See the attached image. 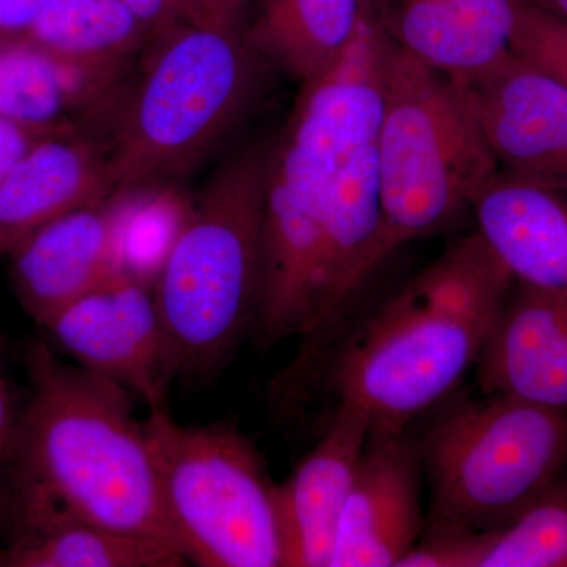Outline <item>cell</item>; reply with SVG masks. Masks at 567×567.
I'll return each mask as SVG.
<instances>
[{"label": "cell", "mask_w": 567, "mask_h": 567, "mask_svg": "<svg viewBox=\"0 0 567 567\" xmlns=\"http://www.w3.org/2000/svg\"><path fill=\"white\" fill-rule=\"evenodd\" d=\"M28 371L31 398L11 458V527L70 518L185 557L128 391L63 363L43 342L29 350Z\"/></svg>", "instance_id": "6da1fadb"}, {"label": "cell", "mask_w": 567, "mask_h": 567, "mask_svg": "<svg viewBox=\"0 0 567 567\" xmlns=\"http://www.w3.org/2000/svg\"><path fill=\"white\" fill-rule=\"evenodd\" d=\"M390 37L369 10L341 59L303 84L271 151L257 295L271 322H303L315 311L328 205L347 164L375 140Z\"/></svg>", "instance_id": "7a4b0ae2"}, {"label": "cell", "mask_w": 567, "mask_h": 567, "mask_svg": "<svg viewBox=\"0 0 567 567\" xmlns=\"http://www.w3.org/2000/svg\"><path fill=\"white\" fill-rule=\"evenodd\" d=\"M514 282L483 235L458 238L347 347L339 401L360 409L371 432L404 431L475 368Z\"/></svg>", "instance_id": "3957f363"}, {"label": "cell", "mask_w": 567, "mask_h": 567, "mask_svg": "<svg viewBox=\"0 0 567 567\" xmlns=\"http://www.w3.org/2000/svg\"><path fill=\"white\" fill-rule=\"evenodd\" d=\"M144 54L103 130L117 196L177 192L244 117L264 63L244 21L175 25Z\"/></svg>", "instance_id": "277c9868"}, {"label": "cell", "mask_w": 567, "mask_h": 567, "mask_svg": "<svg viewBox=\"0 0 567 567\" xmlns=\"http://www.w3.org/2000/svg\"><path fill=\"white\" fill-rule=\"evenodd\" d=\"M271 151L251 147L224 164L153 281L177 379L215 371L254 320Z\"/></svg>", "instance_id": "5b68a950"}, {"label": "cell", "mask_w": 567, "mask_h": 567, "mask_svg": "<svg viewBox=\"0 0 567 567\" xmlns=\"http://www.w3.org/2000/svg\"><path fill=\"white\" fill-rule=\"evenodd\" d=\"M375 151L390 256L456 223L499 174L456 80L395 37L383 61Z\"/></svg>", "instance_id": "8992f818"}, {"label": "cell", "mask_w": 567, "mask_h": 567, "mask_svg": "<svg viewBox=\"0 0 567 567\" xmlns=\"http://www.w3.org/2000/svg\"><path fill=\"white\" fill-rule=\"evenodd\" d=\"M145 435L167 517L188 561L282 567L275 484L251 440L229 424L183 425L152 410Z\"/></svg>", "instance_id": "52a82bcc"}, {"label": "cell", "mask_w": 567, "mask_h": 567, "mask_svg": "<svg viewBox=\"0 0 567 567\" xmlns=\"http://www.w3.org/2000/svg\"><path fill=\"white\" fill-rule=\"evenodd\" d=\"M421 461L435 527H503L567 472V410L487 395L443 417Z\"/></svg>", "instance_id": "ba28073f"}, {"label": "cell", "mask_w": 567, "mask_h": 567, "mask_svg": "<svg viewBox=\"0 0 567 567\" xmlns=\"http://www.w3.org/2000/svg\"><path fill=\"white\" fill-rule=\"evenodd\" d=\"M44 330L81 368L164 409L175 375L151 284L121 275L62 309Z\"/></svg>", "instance_id": "9c48e42d"}, {"label": "cell", "mask_w": 567, "mask_h": 567, "mask_svg": "<svg viewBox=\"0 0 567 567\" xmlns=\"http://www.w3.org/2000/svg\"><path fill=\"white\" fill-rule=\"evenodd\" d=\"M499 174L567 188V87L513 52L456 80Z\"/></svg>", "instance_id": "30bf717a"}, {"label": "cell", "mask_w": 567, "mask_h": 567, "mask_svg": "<svg viewBox=\"0 0 567 567\" xmlns=\"http://www.w3.org/2000/svg\"><path fill=\"white\" fill-rule=\"evenodd\" d=\"M421 451L404 431L371 432L339 518L330 567H398L423 529Z\"/></svg>", "instance_id": "8fae6325"}, {"label": "cell", "mask_w": 567, "mask_h": 567, "mask_svg": "<svg viewBox=\"0 0 567 567\" xmlns=\"http://www.w3.org/2000/svg\"><path fill=\"white\" fill-rule=\"evenodd\" d=\"M123 196L66 213L9 254L10 281L25 315L47 327L82 295L121 276L118 219Z\"/></svg>", "instance_id": "7c38bea8"}, {"label": "cell", "mask_w": 567, "mask_h": 567, "mask_svg": "<svg viewBox=\"0 0 567 567\" xmlns=\"http://www.w3.org/2000/svg\"><path fill=\"white\" fill-rule=\"evenodd\" d=\"M371 435L368 416L349 402L315 450L275 484L282 567H330L339 518Z\"/></svg>", "instance_id": "4fadbf2b"}, {"label": "cell", "mask_w": 567, "mask_h": 567, "mask_svg": "<svg viewBox=\"0 0 567 567\" xmlns=\"http://www.w3.org/2000/svg\"><path fill=\"white\" fill-rule=\"evenodd\" d=\"M117 196L110 145L78 130L37 144L0 182V256L66 213Z\"/></svg>", "instance_id": "5bb4252c"}, {"label": "cell", "mask_w": 567, "mask_h": 567, "mask_svg": "<svg viewBox=\"0 0 567 567\" xmlns=\"http://www.w3.org/2000/svg\"><path fill=\"white\" fill-rule=\"evenodd\" d=\"M486 395L567 410V300L514 282L475 365Z\"/></svg>", "instance_id": "9a60e30c"}, {"label": "cell", "mask_w": 567, "mask_h": 567, "mask_svg": "<svg viewBox=\"0 0 567 567\" xmlns=\"http://www.w3.org/2000/svg\"><path fill=\"white\" fill-rule=\"evenodd\" d=\"M132 73L70 61L24 39L0 41V115L102 133Z\"/></svg>", "instance_id": "2e32d148"}, {"label": "cell", "mask_w": 567, "mask_h": 567, "mask_svg": "<svg viewBox=\"0 0 567 567\" xmlns=\"http://www.w3.org/2000/svg\"><path fill=\"white\" fill-rule=\"evenodd\" d=\"M472 212L514 281L567 300V188L498 174Z\"/></svg>", "instance_id": "e0dca14e"}, {"label": "cell", "mask_w": 567, "mask_h": 567, "mask_svg": "<svg viewBox=\"0 0 567 567\" xmlns=\"http://www.w3.org/2000/svg\"><path fill=\"white\" fill-rule=\"evenodd\" d=\"M399 567H567V472L503 527H432Z\"/></svg>", "instance_id": "ac0fdd59"}, {"label": "cell", "mask_w": 567, "mask_h": 567, "mask_svg": "<svg viewBox=\"0 0 567 567\" xmlns=\"http://www.w3.org/2000/svg\"><path fill=\"white\" fill-rule=\"evenodd\" d=\"M514 0H399L395 40L454 80L511 52Z\"/></svg>", "instance_id": "d6986e66"}, {"label": "cell", "mask_w": 567, "mask_h": 567, "mask_svg": "<svg viewBox=\"0 0 567 567\" xmlns=\"http://www.w3.org/2000/svg\"><path fill=\"white\" fill-rule=\"evenodd\" d=\"M369 10L368 0H260L246 40L260 61L306 84L341 59Z\"/></svg>", "instance_id": "ffe728a7"}, {"label": "cell", "mask_w": 567, "mask_h": 567, "mask_svg": "<svg viewBox=\"0 0 567 567\" xmlns=\"http://www.w3.org/2000/svg\"><path fill=\"white\" fill-rule=\"evenodd\" d=\"M181 551L99 525L59 518L11 527L0 567H178Z\"/></svg>", "instance_id": "44dd1931"}, {"label": "cell", "mask_w": 567, "mask_h": 567, "mask_svg": "<svg viewBox=\"0 0 567 567\" xmlns=\"http://www.w3.org/2000/svg\"><path fill=\"white\" fill-rule=\"evenodd\" d=\"M22 39L70 61L133 69L151 33L123 0H50Z\"/></svg>", "instance_id": "7402d4cb"}, {"label": "cell", "mask_w": 567, "mask_h": 567, "mask_svg": "<svg viewBox=\"0 0 567 567\" xmlns=\"http://www.w3.org/2000/svg\"><path fill=\"white\" fill-rule=\"evenodd\" d=\"M123 197L117 230L118 270L153 287L192 205H183L177 192Z\"/></svg>", "instance_id": "603a6c76"}, {"label": "cell", "mask_w": 567, "mask_h": 567, "mask_svg": "<svg viewBox=\"0 0 567 567\" xmlns=\"http://www.w3.org/2000/svg\"><path fill=\"white\" fill-rule=\"evenodd\" d=\"M511 52L567 87V20L535 0H514Z\"/></svg>", "instance_id": "cb8c5ba5"}, {"label": "cell", "mask_w": 567, "mask_h": 567, "mask_svg": "<svg viewBox=\"0 0 567 567\" xmlns=\"http://www.w3.org/2000/svg\"><path fill=\"white\" fill-rule=\"evenodd\" d=\"M151 33L167 31L175 25L215 20L208 10L207 0H123Z\"/></svg>", "instance_id": "d4e9b609"}, {"label": "cell", "mask_w": 567, "mask_h": 567, "mask_svg": "<svg viewBox=\"0 0 567 567\" xmlns=\"http://www.w3.org/2000/svg\"><path fill=\"white\" fill-rule=\"evenodd\" d=\"M82 128L31 125L0 115V182L22 162L41 141L55 134L78 132Z\"/></svg>", "instance_id": "484cf974"}, {"label": "cell", "mask_w": 567, "mask_h": 567, "mask_svg": "<svg viewBox=\"0 0 567 567\" xmlns=\"http://www.w3.org/2000/svg\"><path fill=\"white\" fill-rule=\"evenodd\" d=\"M18 412L13 395L0 375V522L11 513V458H13L14 434Z\"/></svg>", "instance_id": "4316f807"}, {"label": "cell", "mask_w": 567, "mask_h": 567, "mask_svg": "<svg viewBox=\"0 0 567 567\" xmlns=\"http://www.w3.org/2000/svg\"><path fill=\"white\" fill-rule=\"evenodd\" d=\"M50 0H0V41L22 39Z\"/></svg>", "instance_id": "83f0119b"}, {"label": "cell", "mask_w": 567, "mask_h": 567, "mask_svg": "<svg viewBox=\"0 0 567 567\" xmlns=\"http://www.w3.org/2000/svg\"><path fill=\"white\" fill-rule=\"evenodd\" d=\"M248 0H207L208 10L215 20L244 21Z\"/></svg>", "instance_id": "f1b7e54d"}, {"label": "cell", "mask_w": 567, "mask_h": 567, "mask_svg": "<svg viewBox=\"0 0 567 567\" xmlns=\"http://www.w3.org/2000/svg\"><path fill=\"white\" fill-rule=\"evenodd\" d=\"M540 7L567 20V0H535Z\"/></svg>", "instance_id": "f546056e"}]
</instances>
